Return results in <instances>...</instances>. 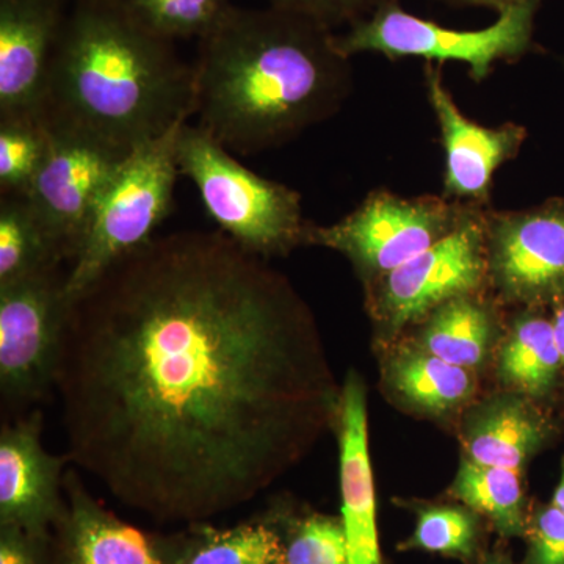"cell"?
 <instances>
[{"mask_svg": "<svg viewBox=\"0 0 564 564\" xmlns=\"http://www.w3.org/2000/svg\"><path fill=\"white\" fill-rule=\"evenodd\" d=\"M55 391L68 462L187 524L254 499L339 406L307 307L221 231L154 237L74 296Z\"/></svg>", "mask_w": 564, "mask_h": 564, "instance_id": "obj_1", "label": "cell"}, {"mask_svg": "<svg viewBox=\"0 0 564 564\" xmlns=\"http://www.w3.org/2000/svg\"><path fill=\"white\" fill-rule=\"evenodd\" d=\"M333 36L300 14L232 6L192 65L199 128L232 154L252 155L334 117L352 73Z\"/></svg>", "mask_w": 564, "mask_h": 564, "instance_id": "obj_2", "label": "cell"}, {"mask_svg": "<svg viewBox=\"0 0 564 564\" xmlns=\"http://www.w3.org/2000/svg\"><path fill=\"white\" fill-rule=\"evenodd\" d=\"M193 68L120 0H70L52 61L44 124L132 154L188 121Z\"/></svg>", "mask_w": 564, "mask_h": 564, "instance_id": "obj_3", "label": "cell"}, {"mask_svg": "<svg viewBox=\"0 0 564 564\" xmlns=\"http://www.w3.org/2000/svg\"><path fill=\"white\" fill-rule=\"evenodd\" d=\"M176 155L218 231L245 250L269 261L304 245L310 221L299 192L248 170L198 124L182 126Z\"/></svg>", "mask_w": 564, "mask_h": 564, "instance_id": "obj_4", "label": "cell"}, {"mask_svg": "<svg viewBox=\"0 0 564 564\" xmlns=\"http://www.w3.org/2000/svg\"><path fill=\"white\" fill-rule=\"evenodd\" d=\"M541 0H522L500 10L491 25L477 31H458L415 17L391 0L343 35L334 46L345 58L380 54L389 61L423 58L426 63H464L470 79L484 82L499 62H516L534 50V20Z\"/></svg>", "mask_w": 564, "mask_h": 564, "instance_id": "obj_5", "label": "cell"}, {"mask_svg": "<svg viewBox=\"0 0 564 564\" xmlns=\"http://www.w3.org/2000/svg\"><path fill=\"white\" fill-rule=\"evenodd\" d=\"M184 124L129 154L104 187L79 254L69 263L66 289L70 300L115 262L150 243L155 229L172 214L174 185L181 174L176 143Z\"/></svg>", "mask_w": 564, "mask_h": 564, "instance_id": "obj_6", "label": "cell"}, {"mask_svg": "<svg viewBox=\"0 0 564 564\" xmlns=\"http://www.w3.org/2000/svg\"><path fill=\"white\" fill-rule=\"evenodd\" d=\"M478 207L443 195L402 196L377 188L340 221L307 223L304 245L340 252L369 285L451 236Z\"/></svg>", "mask_w": 564, "mask_h": 564, "instance_id": "obj_7", "label": "cell"}, {"mask_svg": "<svg viewBox=\"0 0 564 564\" xmlns=\"http://www.w3.org/2000/svg\"><path fill=\"white\" fill-rule=\"evenodd\" d=\"M62 267L0 284V397L9 419L55 389L70 313Z\"/></svg>", "mask_w": 564, "mask_h": 564, "instance_id": "obj_8", "label": "cell"}, {"mask_svg": "<svg viewBox=\"0 0 564 564\" xmlns=\"http://www.w3.org/2000/svg\"><path fill=\"white\" fill-rule=\"evenodd\" d=\"M485 209L478 207L451 236L366 285L369 313L383 332L399 334L448 300L484 291Z\"/></svg>", "mask_w": 564, "mask_h": 564, "instance_id": "obj_9", "label": "cell"}, {"mask_svg": "<svg viewBox=\"0 0 564 564\" xmlns=\"http://www.w3.org/2000/svg\"><path fill=\"white\" fill-rule=\"evenodd\" d=\"M488 284L507 303L545 307L564 300V198L484 212Z\"/></svg>", "mask_w": 564, "mask_h": 564, "instance_id": "obj_10", "label": "cell"}, {"mask_svg": "<svg viewBox=\"0 0 564 564\" xmlns=\"http://www.w3.org/2000/svg\"><path fill=\"white\" fill-rule=\"evenodd\" d=\"M47 129L50 150L24 198L61 261L70 263L79 254L99 195L129 154L85 133Z\"/></svg>", "mask_w": 564, "mask_h": 564, "instance_id": "obj_11", "label": "cell"}, {"mask_svg": "<svg viewBox=\"0 0 564 564\" xmlns=\"http://www.w3.org/2000/svg\"><path fill=\"white\" fill-rule=\"evenodd\" d=\"M423 84L440 124L444 150L441 195L454 202L488 207L494 176L505 163L518 158L527 140V129L511 121L488 128L469 120L445 85L443 65L426 63Z\"/></svg>", "mask_w": 564, "mask_h": 564, "instance_id": "obj_12", "label": "cell"}, {"mask_svg": "<svg viewBox=\"0 0 564 564\" xmlns=\"http://www.w3.org/2000/svg\"><path fill=\"white\" fill-rule=\"evenodd\" d=\"M39 408L3 422L0 432V525L51 540L66 511L65 456L41 443Z\"/></svg>", "mask_w": 564, "mask_h": 564, "instance_id": "obj_13", "label": "cell"}, {"mask_svg": "<svg viewBox=\"0 0 564 564\" xmlns=\"http://www.w3.org/2000/svg\"><path fill=\"white\" fill-rule=\"evenodd\" d=\"M69 0H0V118L43 117Z\"/></svg>", "mask_w": 564, "mask_h": 564, "instance_id": "obj_14", "label": "cell"}, {"mask_svg": "<svg viewBox=\"0 0 564 564\" xmlns=\"http://www.w3.org/2000/svg\"><path fill=\"white\" fill-rule=\"evenodd\" d=\"M66 511L54 527L51 564H173V534L144 532L91 496L76 467L65 473Z\"/></svg>", "mask_w": 564, "mask_h": 564, "instance_id": "obj_15", "label": "cell"}, {"mask_svg": "<svg viewBox=\"0 0 564 564\" xmlns=\"http://www.w3.org/2000/svg\"><path fill=\"white\" fill-rule=\"evenodd\" d=\"M340 496L348 564H383L377 529V499L367 433V397L361 378L348 373L337 406Z\"/></svg>", "mask_w": 564, "mask_h": 564, "instance_id": "obj_16", "label": "cell"}, {"mask_svg": "<svg viewBox=\"0 0 564 564\" xmlns=\"http://www.w3.org/2000/svg\"><path fill=\"white\" fill-rule=\"evenodd\" d=\"M549 437V423L527 397L500 393L475 404L463 423L466 458L521 470Z\"/></svg>", "mask_w": 564, "mask_h": 564, "instance_id": "obj_17", "label": "cell"}, {"mask_svg": "<svg viewBox=\"0 0 564 564\" xmlns=\"http://www.w3.org/2000/svg\"><path fill=\"white\" fill-rule=\"evenodd\" d=\"M421 323L415 347L469 370L488 361L500 328L499 313L484 291L448 300Z\"/></svg>", "mask_w": 564, "mask_h": 564, "instance_id": "obj_18", "label": "cell"}, {"mask_svg": "<svg viewBox=\"0 0 564 564\" xmlns=\"http://www.w3.org/2000/svg\"><path fill=\"white\" fill-rule=\"evenodd\" d=\"M562 369L552 317L541 307H522L500 345V381L527 399H544L554 392Z\"/></svg>", "mask_w": 564, "mask_h": 564, "instance_id": "obj_19", "label": "cell"}, {"mask_svg": "<svg viewBox=\"0 0 564 564\" xmlns=\"http://www.w3.org/2000/svg\"><path fill=\"white\" fill-rule=\"evenodd\" d=\"M389 388L419 413H454L477 392L474 370L455 366L422 348L397 352L386 369Z\"/></svg>", "mask_w": 564, "mask_h": 564, "instance_id": "obj_20", "label": "cell"}, {"mask_svg": "<svg viewBox=\"0 0 564 564\" xmlns=\"http://www.w3.org/2000/svg\"><path fill=\"white\" fill-rule=\"evenodd\" d=\"M284 541L270 521L217 529L196 522L173 534V564H284Z\"/></svg>", "mask_w": 564, "mask_h": 564, "instance_id": "obj_21", "label": "cell"}, {"mask_svg": "<svg viewBox=\"0 0 564 564\" xmlns=\"http://www.w3.org/2000/svg\"><path fill=\"white\" fill-rule=\"evenodd\" d=\"M451 496L478 516H485L502 536H525L529 518L518 470L463 458Z\"/></svg>", "mask_w": 564, "mask_h": 564, "instance_id": "obj_22", "label": "cell"}, {"mask_svg": "<svg viewBox=\"0 0 564 564\" xmlns=\"http://www.w3.org/2000/svg\"><path fill=\"white\" fill-rule=\"evenodd\" d=\"M63 267L50 237L41 228L28 199H0V284Z\"/></svg>", "mask_w": 564, "mask_h": 564, "instance_id": "obj_23", "label": "cell"}, {"mask_svg": "<svg viewBox=\"0 0 564 564\" xmlns=\"http://www.w3.org/2000/svg\"><path fill=\"white\" fill-rule=\"evenodd\" d=\"M148 31L169 41L209 35L232 9L229 0H120Z\"/></svg>", "mask_w": 564, "mask_h": 564, "instance_id": "obj_24", "label": "cell"}, {"mask_svg": "<svg viewBox=\"0 0 564 564\" xmlns=\"http://www.w3.org/2000/svg\"><path fill=\"white\" fill-rule=\"evenodd\" d=\"M414 533L400 549H421L455 558H474L480 543V519L466 505H423L415 511Z\"/></svg>", "mask_w": 564, "mask_h": 564, "instance_id": "obj_25", "label": "cell"}, {"mask_svg": "<svg viewBox=\"0 0 564 564\" xmlns=\"http://www.w3.org/2000/svg\"><path fill=\"white\" fill-rule=\"evenodd\" d=\"M50 150V129L39 118H0V193L24 196Z\"/></svg>", "mask_w": 564, "mask_h": 564, "instance_id": "obj_26", "label": "cell"}, {"mask_svg": "<svg viewBox=\"0 0 564 564\" xmlns=\"http://www.w3.org/2000/svg\"><path fill=\"white\" fill-rule=\"evenodd\" d=\"M282 541L284 564H348L347 538L340 518L303 516L289 522Z\"/></svg>", "mask_w": 564, "mask_h": 564, "instance_id": "obj_27", "label": "cell"}, {"mask_svg": "<svg viewBox=\"0 0 564 564\" xmlns=\"http://www.w3.org/2000/svg\"><path fill=\"white\" fill-rule=\"evenodd\" d=\"M270 7L300 14L325 25L329 31L337 25L348 24L372 14L391 0H267Z\"/></svg>", "mask_w": 564, "mask_h": 564, "instance_id": "obj_28", "label": "cell"}, {"mask_svg": "<svg viewBox=\"0 0 564 564\" xmlns=\"http://www.w3.org/2000/svg\"><path fill=\"white\" fill-rule=\"evenodd\" d=\"M525 564H564V513L555 505L541 507L529 518Z\"/></svg>", "mask_w": 564, "mask_h": 564, "instance_id": "obj_29", "label": "cell"}, {"mask_svg": "<svg viewBox=\"0 0 564 564\" xmlns=\"http://www.w3.org/2000/svg\"><path fill=\"white\" fill-rule=\"evenodd\" d=\"M51 540L0 525V564H51Z\"/></svg>", "mask_w": 564, "mask_h": 564, "instance_id": "obj_30", "label": "cell"}, {"mask_svg": "<svg viewBox=\"0 0 564 564\" xmlns=\"http://www.w3.org/2000/svg\"><path fill=\"white\" fill-rule=\"evenodd\" d=\"M436 2L447 3L452 7H485V9H492L499 13L505 7L513 6L522 0H436Z\"/></svg>", "mask_w": 564, "mask_h": 564, "instance_id": "obj_31", "label": "cell"}, {"mask_svg": "<svg viewBox=\"0 0 564 564\" xmlns=\"http://www.w3.org/2000/svg\"><path fill=\"white\" fill-rule=\"evenodd\" d=\"M552 325H554V334L556 347H558L560 358L564 370V300L562 303L555 304L554 313H552Z\"/></svg>", "mask_w": 564, "mask_h": 564, "instance_id": "obj_32", "label": "cell"}, {"mask_svg": "<svg viewBox=\"0 0 564 564\" xmlns=\"http://www.w3.org/2000/svg\"><path fill=\"white\" fill-rule=\"evenodd\" d=\"M552 505H555L556 508L564 513V464L562 470V478H560V484L556 486L554 499H552Z\"/></svg>", "mask_w": 564, "mask_h": 564, "instance_id": "obj_33", "label": "cell"}, {"mask_svg": "<svg viewBox=\"0 0 564 564\" xmlns=\"http://www.w3.org/2000/svg\"><path fill=\"white\" fill-rule=\"evenodd\" d=\"M480 564H511L508 560H505L503 556L492 555L488 556V558L484 560Z\"/></svg>", "mask_w": 564, "mask_h": 564, "instance_id": "obj_34", "label": "cell"}]
</instances>
